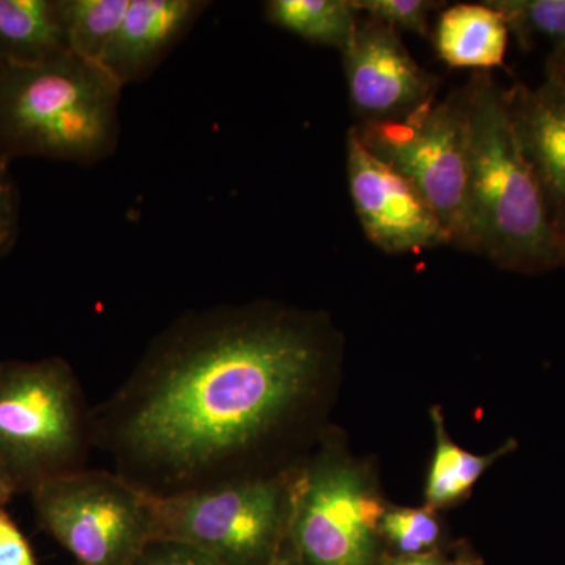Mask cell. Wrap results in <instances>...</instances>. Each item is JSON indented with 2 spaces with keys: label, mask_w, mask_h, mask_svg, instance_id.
Masks as SVG:
<instances>
[{
  "label": "cell",
  "mask_w": 565,
  "mask_h": 565,
  "mask_svg": "<svg viewBox=\"0 0 565 565\" xmlns=\"http://www.w3.org/2000/svg\"><path fill=\"white\" fill-rule=\"evenodd\" d=\"M131 0H61L63 31L71 54L102 63L120 31Z\"/></svg>",
  "instance_id": "cell-17"
},
{
  "label": "cell",
  "mask_w": 565,
  "mask_h": 565,
  "mask_svg": "<svg viewBox=\"0 0 565 565\" xmlns=\"http://www.w3.org/2000/svg\"><path fill=\"white\" fill-rule=\"evenodd\" d=\"M386 565H445V564L441 563L440 557L430 555V553H426V555L396 557V559L390 561V563Z\"/></svg>",
  "instance_id": "cell-26"
},
{
  "label": "cell",
  "mask_w": 565,
  "mask_h": 565,
  "mask_svg": "<svg viewBox=\"0 0 565 565\" xmlns=\"http://www.w3.org/2000/svg\"><path fill=\"white\" fill-rule=\"evenodd\" d=\"M132 565H223L192 546L173 541H150Z\"/></svg>",
  "instance_id": "cell-22"
},
{
  "label": "cell",
  "mask_w": 565,
  "mask_h": 565,
  "mask_svg": "<svg viewBox=\"0 0 565 565\" xmlns=\"http://www.w3.org/2000/svg\"><path fill=\"white\" fill-rule=\"evenodd\" d=\"M211 6L210 0H131L99 65L122 88L147 81Z\"/></svg>",
  "instance_id": "cell-11"
},
{
  "label": "cell",
  "mask_w": 565,
  "mask_h": 565,
  "mask_svg": "<svg viewBox=\"0 0 565 565\" xmlns=\"http://www.w3.org/2000/svg\"><path fill=\"white\" fill-rule=\"evenodd\" d=\"M456 565H476V564L471 563V561H468V559H460L459 563H456Z\"/></svg>",
  "instance_id": "cell-29"
},
{
  "label": "cell",
  "mask_w": 565,
  "mask_h": 565,
  "mask_svg": "<svg viewBox=\"0 0 565 565\" xmlns=\"http://www.w3.org/2000/svg\"><path fill=\"white\" fill-rule=\"evenodd\" d=\"M381 533L403 556L426 555L438 539L440 526L430 509H386L381 520Z\"/></svg>",
  "instance_id": "cell-19"
},
{
  "label": "cell",
  "mask_w": 565,
  "mask_h": 565,
  "mask_svg": "<svg viewBox=\"0 0 565 565\" xmlns=\"http://www.w3.org/2000/svg\"><path fill=\"white\" fill-rule=\"evenodd\" d=\"M546 79L556 82L565 87V46L550 52L546 61Z\"/></svg>",
  "instance_id": "cell-24"
},
{
  "label": "cell",
  "mask_w": 565,
  "mask_h": 565,
  "mask_svg": "<svg viewBox=\"0 0 565 565\" xmlns=\"http://www.w3.org/2000/svg\"><path fill=\"white\" fill-rule=\"evenodd\" d=\"M471 252L514 273L565 267V245L489 73L467 84Z\"/></svg>",
  "instance_id": "cell-2"
},
{
  "label": "cell",
  "mask_w": 565,
  "mask_h": 565,
  "mask_svg": "<svg viewBox=\"0 0 565 565\" xmlns=\"http://www.w3.org/2000/svg\"><path fill=\"white\" fill-rule=\"evenodd\" d=\"M364 17L390 25L394 31L429 35V17L444 3L430 0H353Z\"/></svg>",
  "instance_id": "cell-20"
},
{
  "label": "cell",
  "mask_w": 565,
  "mask_h": 565,
  "mask_svg": "<svg viewBox=\"0 0 565 565\" xmlns=\"http://www.w3.org/2000/svg\"><path fill=\"white\" fill-rule=\"evenodd\" d=\"M384 512L362 471L323 452L294 470L288 541L302 565H377Z\"/></svg>",
  "instance_id": "cell-8"
},
{
  "label": "cell",
  "mask_w": 565,
  "mask_h": 565,
  "mask_svg": "<svg viewBox=\"0 0 565 565\" xmlns=\"http://www.w3.org/2000/svg\"><path fill=\"white\" fill-rule=\"evenodd\" d=\"M65 52L61 0H0V65H33Z\"/></svg>",
  "instance_id": "cell-14"
},
{
  "label": "cell",
  "mask_w": 565,
  "mask_h": 565,
  "mask_svg": "<svg viewBox=\"0 0 565 565\" xmlns=\"http://www.w3.org/2000/svg\"><path fill=\"white\" fill-rule=\"evenodd\" d=\"M329 359L313 313L270 302L184 311L90 408L93 448L151 497L264 478L259 457L307 415Z\"/></svg>",
  "instance_id": "cell-1"
},
{
  "label": "cell",
  "mask_w": 565,
  "mask_h": 565,
  "mask_svg": "<svg viewBox=\"0 0 565 565\" xmlns=\"http://www.w3.org/2000/svg\"><path fill=\"white\" fill-rule=\"evenodd\" d=\"M90 408L62 356L0 363V481L11 497L84 470Z\"/></svg>",
  "instance_id": "cell-4"
},
{
  "label": "cell",
  "mask_w": 565,
  "mask_h": 565,
  "mask_svg": "<svg viewBox=\"0 0 565 565\" xmlns=\"http://www.w3.org/2000/svg\"><path fill=\"white\" fill-rule=\"evenodd\" d=\"M556 228H557V233H559L561 239H563V243L565 245V217L563 218V221L557 223Z\"/></svg>",
  "instance_id": "cell-28"
},
{
  "label": "cell",
  "mask_w": 565,
  "mask_h": 565,
  "mask_svg": "<svg viewBox=\"0 0 565 565\" xmlns=\"http://www.w3.org/2000/svg\"><path fill=\"white\" fill-rule=\"evenodd\" d=\"M503 96L520 150L557 226L565 217V87L546 79L537 88L514 85Z\"/></svg>",
  "instance_id": "cell-12"
},
{
  "label": "cell",
  "mask_w": 565,
  "mask_h": 565,
  "mask_svg": "<svg viewBox=\"0 0 565 565\" xmlns=\"http://www.w3.org/2000/svg\"><path fill=\"white\" fill-rule=\"evenodd\" d=\"M349 191L367 239L385 253H414L451 245L430 204L399 173L348 134Z\"/></svg>",
  "instance_id": "cell-10"
},
{
  "label": "cell",
  "mask_w": 565,
  "mask_h": 565,
  "mask_svg": "<svg viewBox=\"0 0 565 565\" xmlns=\"http://www.w3.org/2000/svg\"><path fill=\"white\" fill-rule=\"evenodd\" d=\"M353 129L371 154L422 193L451 245L471 252L467 87L399 120L360 122Z\"/></svg>",
  "instance_id": "cell-6"
},
{
  "label": "cell",
  "mask_w": 565,
  "mask_h": 565,
  "mask_svg": "<svg viewBox=\"0 0 565 565\" xmlns=\"http://www.w3.org/2000/svg\"><path fill=\"white\" fill-rule=\"evenodd\" d=\"M122 87L99 63L65 52L0 65V162L21 158L92 167L120 143Z\"/></svg>",
  "instance_id": "cell-3"
},
{
  "label": "cell",
  "mask_w": 565,
  "mask_h": 565,
  "mask_svg": "<svg viewBox=\"0 0 565 565\" xmlns=\"http://www.w3.org/2000/svg\"><path fill=\"white\" fill-rule=\"evenodd\" d=\"M343 57L360 122L399 120L435 102L440 79L416 63L399 33L384 22L362 14Z\"/></svg>",
  "instance_id": "cell-9"
},
{
  "label": "cell",
  "mask_w": 565,
  "mask_h": 565,
  "mask_svg": "<svg viewBox=\"0 0 565 565\" xmlns=\"http://www.w3.org/2000/svg\"><path fill=\"white\" fill-rule=\"evenodd\" d=\"M77 565V564H76Z\"/></svg>",
  "instance_id": "cell-30"
},
{
  "label": "cell",
  "mask_w": 565,
  "mask_h": 565,
  "mask_svg": "<svg viewBox=\"0 0 565 565\" xmlns=\"http://www.w3.org/2000/svg\"><path fill=\"white\" fill-rule=\"evenodd\" d=\"M31 497L41 527L77 565H132L151 541L147 494L115 471L84 468Z\"/></svg>",
  "instance_id": "cell-7"
},
{
  "label": "cell",
  "mask_w": 565,
  "mask_h": 565,
  "mask_svg": "<svg viewBox=\"0 0 565 565\" xmlns=\"http://www.w3.org/2000/svg\"><path fill=\"white\" fill-rule=\"evenodd\" d=\"M21 193L9 163L0 162V258L9 255L20 237Z\"/></svg>",
  "instance_id": "cell-21"
},
{
  "label": "cell",
  "mask_w": 565,
  "mask_h": 565,
  "mask_svg": "<svg viewBox=\"0 0 565 565\" xmlns=\"http://www.w3.org/2000/svg\"><path fill=\"white\" fill-rule=\"evenodd\" d=\"M435 429V452L426 482V504L433 509L448 508L473 489L487 468L515 448L509 441L493 455L478 456L465 451L449 438L445 419L438 408L433 411Z\"/></svg>",
  "instance_id": "cell-16"
},
{
  "label": "cell",
  "mask_w": 565,
  "mask_h": 565,
  "mask_svg": "<svg viewBox=\"0 0 565 565\" xmlns=\"http://www.w3.org/2000/svg\"><path fill=\"white\" fill-rule=\"evenodd\" d=\"M0 565H36L28 539L11 519L6 505H0Z\"/></svg>",
  "instance_id": "cell-23"
},
{
  "label": "cell",
  "mask_w": 565,
  "mask_h": 565,
  "mask_svg": "<svg viewBox=\"0 0 565 565\" xmlns=\"http://www.w3.org/2000/svg\"><path fill=\"white\" fill-rule=\"evenodd\" d=\"M11 498L13 497H11V493L9 490H7V487L2 484V481H0V505H7Z\"/></svg>",
  "instance_id": "cell-27"
},
{
  "label": "cell",
  "mask_w": 565,
  "mask_h": 565,
  "mask_svg": "<svg viewBox=\"0 0 565 565\" xmlns=\"http://www.w3.org/2000/svg\"><path fill=\"white\" fill-rule=\"evenodd\" d=\"M503 14L509 32L525 51L565 46V0H487Z\"/></svg>",
  "instance_id": "cell-18"
},
{
  "label": "cell",
  "mask_w": 565,
  "mask_h": 565,
  "mask_svg": "<svg viewBox=\"0 0 565 565\" xmlns=\"http://www.w3.org/2000/svg\"><path fill=\"white\" fill-rule=\"evenodd\" d=\"M509 33L503 14L489 3H457L441 11L434 46L451 68L487 73L504 66Z\"/></svg>",
  "instance_id": "cell-13"
},
{
  "label": "cell",
  "mask_w": 565,
  "mask_h": 565,
  "mask_svg": "<svg viewBox=\"0 0 565 565\" xmlns=\"http://www.w3.org/2000/svg\"><path fill=\"white\" fill-rule=\"evenodd\" d=\"M267 565H302V563H300L296 550L292 548L291 542L286 537V541L282 542L277 555H275Z\"/></svg>",
  "instance_id": "cell-25"
},
{
  "label": "cell",
  "mask_w": 565,
  "mask_h": 565,
  "mask_svg": "<svg viewBox=\"0 0 565 565\" xmlns=\"http://www.w3.org/2000/svg\"><path fill=\"white\" fill-rule=\"evenodd\" d=\"M264 17L299 39L344 52L362 13L353 0H269Z\"/></svg>",
  "instance_id": "cell-15"
},
{
  "label": "cell",
  "mask_w": 565,
  "mask_h": 565,
  "mask_svg": "<svg viewBox=\"0 0 565 565\" xmlns=\"http://www.w3.org/2000/svg\"><path fill=\"white\" fill-rule=\"evenodd\" d=\"M151 497V541L192 546L223 565H267L288 537L292 475Z\"/></svg>",
  "instance_id": "cell-5"
}]
</instances>
